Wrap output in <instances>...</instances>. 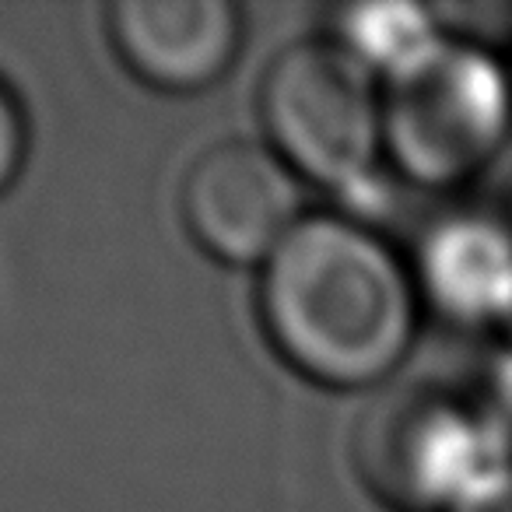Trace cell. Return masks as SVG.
I'll return each instance as SVG.
<instances>
[{
  "label": "cell",
  "instance_id": "cell-8",
  "mask_svg": "<svg viewBox=\"0 0 512 512\" xmlns=\"http://www.w3.org/2000/svg\"><path fill=\"white\" fill-rule=\"evenodd\" d=\"M446 32L439 15L421 4H355L334 15L330 39L386 85L418 64Z\"/></svg>",
  "mask_w": 512,
  "mask_h": 512
},
{
  "label": "cell",
  "instance_id": "cell-3",
  "mask_svg": "<svg viewBox=\"0 0 512 512\" xmlns=\"http://www.w3.org/2000/svg\"><path fill=\"white\" fill-rule=\"evenodd\" d=\"M355 463L393 509L453 512L512 467V432L484 393L414 383L365 411Z\"/></svg>",
  "mask_w": 512,
  "mask_h": 512
},
{
  "label": "cell",
  "instance_id": "cell-1",
  "mask_svg": "<svg viewBox=\"0 0 512 512\" xmlns=\"http://www.w3.org/2000/svg\"><path fill=\"white\" fill-rule=\"evenodd\" d=\"M256 302L274 351L330 390L390 379L425 309L411 264L344 214H306L260 267Z\"/></svg>",
  "mask_w": 512,
  "mask_h": 512
},
{
  "label": "cell",
  "instance_id": "cell-10",
  "mask_svg": "<svg viewBox=\"0 0 512 512\" xmlns=\"http://www.w3.org/2000/svg\"><path fill=\"white\" fill-rule=\"evenodd\" d=\"M453 512H512V467L495 474Z\"/></svg>",
  "mask_w": 512,
  "mask_h": 512
},
{
  "label": "cell",
  "instance_id": "cell-11",
  "mask_svg": "<svg viewBox=\"0 0 512 512\" xmlns=\"http://www.w3.org/2000/svg\"><path fill=\"white\" fill-rule=\"evenodd\" d=\"M505 337H509V348H512V323H509V327H505Z\"/></svg>",
  "mask_w": 512,
  "mask_h": 512
},
{
  "label": "cell",
  "instance_id": "cell-9",
  "mask_svg": "<svg viewBox=\"0 0 512 512\" xmlns=\"http://www.w3.org/2000/svg\"><path fill=\"white\" fill-rule=\"evenodd\" d=\"M29 155V123L25 109L4 81H0V193L18 179Z\"/></svg>",
  "mask_w": 512,
  "mask_h": 512
},
{
  "label": "cell",
  "instance_id": "cell-5",
  "mask_svg": "<svg viewBox=\"0 0 512 512\" xmlns=\"http://www.w3.org/2000/svg\"><path fill=\"white\" fill-rule=\"evenodd\" d=\"M179 204L197 246L232 267H264L306 218L295 169L271 144L256 141L204 151L186 172Z\"/></svg>",
  "mask_w": 512,
  "mask_h": 512
},
{
  "label": "cell",
  "instance_id": "cell-7",
  "mask_svg": "<svg viewBox=\"0 0 512 512\" xmlns=\"http://www.w3.org/2000/svg\"><path fill=\"white\" fill-rule=\"evenodd\" d=\"M421 306L463 330L512 323V225L484 211H453L421 232L411 260Z\"/></svg>",
  "mask_w": 512,
  "mask_h": 512
},
{
  "label": "cell",
  "instance_id": "cell-4",
  "mask_svg": "<svg viewBox=\"0 0 512 512\" xmlns=\"http://www.w3.org/2000/svg\"><path fill=\"white\" fill-rule=\"evenodd\" d=\"M271 148L299 179L344 197L376 190L383 148V85L334 39H306L274 57L260 85Z\"/></svg>",
  "mask_w": 512,
  "mask_h": 512
},
{
  "label": "cell",
  "instance_id": "cell-6",
  "mask_svg": "<svg viewBox=\"0 0 512 512\" xmlns=\"http://www.w3.org/2000/svg\"><path fill=\"white\" fill-rule=\"evenodd\" d=\"M106 18L123 67L155 92H204L242 50V11L228 0H116Z\"/></svg>",
  "mask_w": 512,
  "mask_h": 512
},
{
  "label": "cell",
  "instance_id": "cell-2",
  "mask_svg": "<svg viewBox=\"0 0 512 512\" xmlns=\"http://www.w3.org/2000/svg\"><path fill=\"white\" fill-rule=\"evenodd\" d=\"M509 141L512 71L484 39L446 32L383 85L386 162L418 190L467 186Z\"/></svg>",
  "mask_w": 512,
  "mask_h": 512
}]
</instances>
